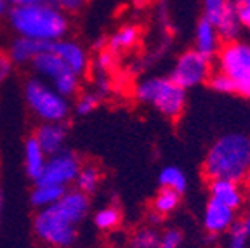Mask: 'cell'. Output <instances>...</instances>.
<instances>
[{
    "instance_id": "obj_1",
    "label": "cell",
    "mask_w": 250,
    "mask_h": 248,
    "mask_svg": "<svg viewBox=\"0 0 250 248\" xmlns=\"http://www.w3.org/2000/svg\"><path fill=\"white\" fill-rule=\"evenodd\" d=\"M90 212V196L68 187L59 202L39 208L33 215L35 238L47 248H71L78 240V229Z\"/></svg>"
},
{
    "instance_id": "obj_2",
    "label": "cell",
    "mask_w": 250,
    "mask_h": 248,
    "mask_svg": "<svg viewBox=\"0 0 250 248\" xmlns=\"http://www.w3.org/2000/svg\"><path fill=\"white\" fill-rule=\"evenodd\" d=\"M5 20L16 37L37 42H56L70 35L71 30L70 16L51 2L11 7Z\"/></svg>"
},
{
    "instance_id": "obj_3",
    "label": "cell",
    "mask_w": 250,
    "mask_h": 248,
    "mask_svg": "<svg viewBox=\"0 0 250 248\" xmlns=\"http://www.w3.org/2000/svg\"><path fill=\"white\" fill-rule=\"evenodd\" d=\"M203 175L207 181L228 179L245 183L250 179V136L229 132L212 143L203 160Z\"/></svg>"
},
{
    "instance_id": "obj_4",
    "label": "cell",
    "mask_w": 250,
    "mask_h": 248,
    "mask_svg": "<svg viewBox=\"0 0 250 248\" xmlns=\"http://www.w3.org/2000/svg\"><path fill=\"white\" fill-rule=\"evenodd\" d=\"M23 97L28 111L39 124H61L71 115V101L52 89L47 82L31 75L24 80Z\"/></svg>"
},
{
    "instance_id": "obj_5",
    "label": "cell",
    "mask_w": 250,
    "mask_h": 248,
    "mask_svg": "<svg viewBox=\"0 0 250 248\" xmlns=\"http://www.w3.org/2000/svg\"><path fill=\"white\" fill-rule=\"evenodd\" d=\"M188 90L179 87L168 77H149L141 80L134 89V96L139 103L151 106L165 118L176 120L184 113L188 101Z\"/></svg>"
},
{
    "instance_id": "obj_6",
    "label": "cell",
    "mask_w": 250,
    "mask_h": 248,
    "mask_svg": "<svg viewBox=\"0 0 250 248\" xmlns=\"http://www.w3.org/2000/svg\"><path fill=\"white\" fill-rule=\"evenodd\" d=\"M217 71L224 73L234 87V94L250 99V42L234 40L223 43L215 56Z\"/></svg>"
},
{
    "instance_id": "obj_7",
    "label": "cell",
    "mask_w": 250,
    "mask_h": 248,
    "mask_svg": "<svg viewBox=\"0 0 250 248\" xmlns=\"http://www.w3.org/2000/svg\"><path fill=\"white\" fill-rule=\"evenodd\" d=\"M31 71L40 80L47 82L52 89L58 90L61 96L77 97L82 89V77H78L75 71H71L61 59L51 51H43L37 56L30 64Z\"/></svg>"
},
{
    "instance_id": "obj_8",
    "label": "cell",
    "mask_w": 250,
    "mask_h": 248,
    "mask_svg": "<svg viewBox=\"0 0 250 248\" xmlns=\"http://www.w3.org/2000/svg\"><path fill=\"white\" fill-rule=\"evenodd\" d=\"M212 61L200 56L196 51H186L176 59L168 78L174 80L184 90L195 89L198 85L207 83L208 77L212 75Z\"/></svg>"
},
{
    "instance_id": "obj_9",
    "label": "cell",
    "mask_w": 250,
    "mask_h": 248,
    "mask_svg": "<svg viewBox=\"0 0 250 248\" xmlns=\"http://www.w3.org/2000/svg\"><path fill=\"white\" fill-rule=\"evenodd\" d=\"M82 163V158L77 153L64 147L62 151L47 156L45 167H43L42 174L35 183L54 184V186H61L68 189V187L73 186Z\"/></svg>"
},
{
    "instance_id": "obj_10",
    "label": "cell",
    "mask_w": 250,
    "mask_h": 248,
    "mask_svg": "<svg viewBox=\"0 0 250 248\" xmlns=\"http://www.w3.org/2000/svg\"><path fill=\"white\" fill-rule=\"evenodd\" d=\"M47 51H51L52 54H56L61 59L64 64L70 68L71 71L78 75V77H85L90 70V56L89 51L82 43L70 37H64L61 40H56V42L47 43Z\"/></svg>"
},
{
    "instance_id": "obj_11",
    "label": "cell",
    "mask_w": 250,
    "mask_h": 248,
    "mask_svg": "<svg viewBox=\"0 0 250 248\" xmlns=\"http://www.w3.org/2000/svg\"><path fill=\"white\" fill-rule=\"evenodd\" d=\"M236 224V212L229 207L223 205L217 200L208 198L205 210H203V227L208 234L217 236V234L228 233L233 226Z\"/></svg>"
},
{
    "instance_id": "obj_12",
    "label": "cell",
    "mask_w": 250,
    "mask_h": 248,
    "mask_svg": "<svg viewBox=\"0 0 250 248\" xmlns=\"http://www.w3.org/2000/svg\"><path fill=\"white\" fill-rule=\"evenodd\" d=\"M208 198L217 200L223 205L233 208L234 212H238L245 205L247 189L243 183H234V181H228V179H215V181H208Z\"/></svg>"
},
{
    "instance_id": "obj_13",
    "label": "cell",
    "mask_w": 250,
    "mask_h": 248,
    "mask_svg": "<svg viewBox=\"0 0 250 248\" xmlns=\"http://www.w3.org/2000/svg\"><path fill=\"white\" fill-rule=\"evenodd\" d=\"M31 136L35 137L39 146L47 156L62 151L66 147L68 141V125L66 122L61 124H39Z\"/></svg>"
},
{
    "instance_id": "obj_14",
    "label": "cell",
    "mask_w": 250,
    "mask_h": 248,
    "mask_svg": "<svg viewBox=\"0 0 250 248\" xmlns=\"http://www.w3.org/2000/svg\"><path fill=\"white\" fill-rule=\"evenodd\" d=\"M221 47H223V40L219 37L215 26L210 21L202 18L196 23L195 28V45H193V51H196L203 58L214 61L217 52L221 51Z\"/></svg>"
},
{
    "instance_id": "obj_15",
    "label": "cell",
    "mask_w": 250,
    "mask_h": 248,
    "mask_svg": "<svg viewBox=\"0 0 250 248\" xmlns=\"http://www.w3.org/2000/svg\"><path fill=\"white\" fill-rule=\"evenodd\" d=\"M49 42H37V40L14 37L7 47V56L14 66H30L31 61L47 49Z\"/></svg>"
},
{
    "instance_id": "obj_16",
    "label": "cell",
    "mask_w": 250,
    "mask_h": 248,
    "mask_svg": "<svg viewBox=\"0 0 250 248\" xmlns=\"http://www.w3.org/2000/svg\"><path fill=\"white\" fill-rule=\"evenodd\" d=\"M45 162L47 155L42 151V147L39 146L35 137L28 136L23 146V167L26 177L35 183L37 179L40 177V174H42L43 167H45Z\"/></svg>"
},
{
    "instance_id": "obj_17",
    "label": "cell",
    "mask_w": 250,
    "mask_h": 248,
    "mask_svg": "<svg viewBox=\"0 0 250 248\" xmlns=\"http://www.w3.org/2000/svg\"><path fill=\"white\" fill-rule=\"evenodd\" d=\"M217 30L219 37L223 40V43L234 42L240 40V33H242V24L238 21V14H236V5L231 0V4L224 9V12L219 16L217 20L212 23Z\"/></svg>"
},
{
    "instance_id": "obj_18",
    "label": "cell",
    "mask_w": 250,
    "mask_h": 248,
    "mask_svg": "<svg viewBox=\"0 0 250 248\" xmlns=\"http://www.w3.org/2000/svg\"><path fill=\"white\" fill-rule=\"evenodd\" d=\"M141 31L136 24H122L118 30H115L106 40V51L111 54H120L132 49L137 42H139Z\"/></svg>"
},
{
    "instance_id": "obj_19",
    "label": "cell",
    "mask_w": 250,
    "mask_h": 248,
    "mask_svg": "<svg viewBox=\"0 0 250 248\" xmlns=\"http://www.w3.org/2000/svg\"><path fill=\"white\" fill-rule=\"evenodd\" d=\"M101 183H103L101 168L98 165H94V163H82V167L78 170L77 179H75L73 183V187L78 191H82L87 196H90V194H94L99 189Z\"/></svg>"
},
{
    "instance_id": "obj_20",
    "label": "cell",
    "mask_w": 250,
    "mask_h": 248,
    "mask_svg": "<svg viewBox=\"0 0 250 248\" xmlns=\"http://www.w3.org/2000/svg\"><path fill=\"white\" fill-rule=\"evenodd\" d=\"M64 187L54 186V184H43V183H33L30 193V203L31 207L39 208H45V207L54 205L56 202H59V198L64 194Z\"/></svg>"
},
{
    "instance_id": "obj_21",
    "label": "cell",
    "mask_w": 250,
    "mask_h": 248,
    "mask_svg": "<svg viewBox=\"0 0 250 248\" xmlns=\"http://www.w3.org/2000/svg\"><path fill=\"white\" fill-rule=\"evenodd\" d=\"M181 205V194L176 191L167 189V187H160V191L156 193L151 203V212L160 215L162 219L168 217L170 213H174Z\"/></svg>"
},
{
    "instance_id": "obj_22",
    "label": "cell",
    "mask_w": 250,
    "mask_h": 248,
    "mask_svg": "<svg viewBox=\"0 0 250 248\" xmlns=\"http://www.w3.org/2000/svg\"><path fill=\"white\" fill-rule=\"evenodd\" d=\"M158 184H160V187L176 191L181 196L188 191L186 174L179 167H176V165H167V167L162 168L160 174H158Z\"/></svg>"
},
{
    "instance_id": "obj_23",
    "label": "cell",
    "mask_w": 250,
    "mask_h": 248,
    "mask_svg": "<svg viewBox=\"0 0 250 248\" xmlns=\"http://www.w3.org/2000/svg\"><path fill=\"white\" fill-rule=\"evenodd\" d=\"M92 222L96 226V229L108 233V231H113V229H117L120 226L122 212L117 205H106L94 212Z\"/></svg>"
},
{
    "instance_id": "obj_24",
    "label": "cell",
    "mask_w": 250,
    "mask_h": 248,
    "mask_svg": "<svg viewBox=\"0 0 250 248\" xmlns=\"http://www.w3.org/2000/svg\"><path fill=\"white\" fill-rule=\"evenodd\" d=\"M103 97L94 90H87V92H80L75 97V104L71 106V111H75L78 117H87L92 111L98 109V106L101 104Z\"/></svg>"
},
{
    "instance_id": "obj_25",
    "label": "cell",
    "mask_w": 250,
    "mask_h": 248,
    "mask_svg": "<svg viewBox=\"0 0 250 248\" xmlns=\"http://www.w3.org/2000/svg\"><path fill=\"white\" fill-rule=\"evenodd\" d=\"M158 231L151 226H143L136 229L130 236V247L132 248H156L158 245Z\"/></svg>"
},
{
    "instance_id": "obj_26",
    "label": "cell",
    "mask_w": 250,
    "mask_h": 248,
    "mask_svg": "<svg viewBox=\"0 0 250 248\" xmlns=\"http://www.w3.org/2000/svg\"><path fill=\"white\" fill-rule=\"evenodd\" d=\"M250 236L243 229L242 222H236L233 227L228 231V245L226 248H249Z\"/></svg>"
},
{
    "instance_id": "obj_27",
    "label": "cell",
    "mask_w": 250,
    "mask_h": 248,
    "mask_svg": "<svg viewBox=\"0 0 250 248\" xmlns=\"http://www.w3.org/2000/svg\"><path fill=\"white\" fill-rule=\"evenodd\" d=\"M229 4H231V0H202V5H203L202 18H205L207 21L214 23Z\"/></svg>"
},
{
    "instance_id": "obj_28",
    "label": "cell",
    "mask_w": 250,
    "mask_h": 248,
    "mask_svg": "<svg viewBox=\"0 0 250 248\" xmlns=\"http://www.w3.org/2000/svg\"><path fill=\"white\" fill-rule=\"evenodd\" d=\"M207 83H208V87H210L212 90H215L217 94H234V87H233V83H231V80L226 75L217 70L212 71Z\"/></svg>"
},
{
    "instance_id": "obj_29",
    "label": "cell",
    "mask_w": 250,
    "mask_h": 248,
    "mask_svg": "<svg viewBox=\"0 0 250 248\" xmlns=\"http://www.w3.org/2000/svg\"><path fill=\"white\" fill-rule=\"evenodd\" d=\"M183 241H184L183 231L176 227H170L158 236V245H156V248H181Z\"/></svg>"
},
{
    "instance_id": "obj_30",
    "label": "cell",
    "mask_w": 250,
    "mask_h": 248,
    "mask_svg": "<svg viewBox=\"0 0 250 248\" xmlns=\"http://www.w3.org/2000/svg\"><path fill=\"white\" fill-rule=\"evenodd\" d=\"M47 2L54 4L56 7H59L61 11H64L70 16V14H78V12L82 11L85 7L87 0H47Z\"/></svg>"
},
{
    "instance_id": "obj_31",
    "label": "cell",
    "mask_w": 250,
    "mask_h": 248,
    "mask_svg": "<svg viewBox=\"0 0 250 248\" xmlns=\"http://www.w3.org/2000/svg\"><path fill=\"white\" fill-rule=\"evenodd\" d=\"M12 71H14V64L9 59L7 52H0V85L11 78Z\"/></svg>"
},
{
    "instance_id": "obj_32",
    "label": "cell",
    "mask_w": 250,
    "mask_h": 248,
    "mask_svg": "<svg viewBox=\"0 0 250 248\" xmlns=\"http://www.w3.org/2000/svg\"><path fill=\"white\" fill-rule=\"evenodd\" d=\"M236 14H238V21L242 24V30L250 31V7H240V5H236Z\"/></svg>"
},
{
    "instance_id": "obj_33",
    "label": "cell",
    "mask_w": 250,
    "mask_h": 248,
    "mask_svg": "<svg viewBox=\"0 0 250 248\" xmlns=\"http://www.w3.org/2000/svg\"><path fill=\"white\" fill-rule=\"evenodd\" d=\"M40 2H47V0H7L9 7H23V5L40 4Z\"/></svg>"
},
{
    "instance_id": "obj_34",
    "label": "cell",
    "mask_w": 250,
    "mask_h": 248,
    "mask_svg": "<svg viewBox=\"0 0 250 248\" xmlns=\"http://www.w3.org/2000/svg\"><path fill=\"white\" fill-rule=\"evenodd\" d=\"M9 4H7V0H0V20L2 18H7V12H9Z\"/></svg>"
},
{
    "instance_id": "obj_35",
    "label": "cell",
    "mask_w": 250,
    "mask_h": 248,
    "mask_svg": "<svg viewBox=\"0 0 250 248\" xmlns=\"http://www.w3.org/2000/svg\"><path fill=\"white\" fill-rule=\"evenodd\" d=\"M242 226H243V229L247 231V234L250 236V207H249V210H247V215H245V219L242 221Z\"/></svg>"
},
{
    "instance_id": "obj_36",
    "label": "cell",
    "mask_w": 250,
    "mask_h": 248,
    "mask_svg": "<svg viewBox=\"0 0 250 248\" xmlns=\"http://www.w3.org/2000/svg\"><path fill=\"white\" fill-rule=\"evenodd\" d=\"M234 5H240V7H250V0H233Z\"/></svg>"
},
{
    "instance_id": "obj_37",
    "label": "cell",
    "mask_w": 250,
    "mask_h": 248,
    "mask_svg": "<svg viewBox=\"0 0 250 248\" xmlns=\"http://www.w3.org/2000/svg\"><path fill=\"white\" fill-rule=\"evenodd\" d=\"M2 210H4V193H2V187H0V222H2Z\"/></svg>"
}]
</instances>
